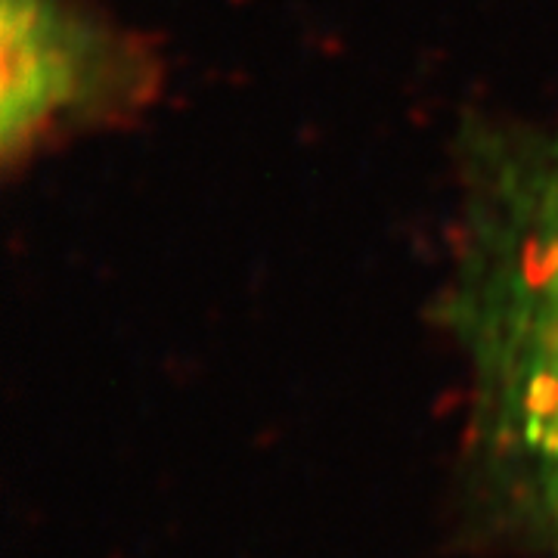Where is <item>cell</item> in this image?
<instances>
[{
	"instance_id": "6da1fadb",
	"label": "cell",
	"mask_w": 558,
	"mask_h": 558,
	"mask_svg": "<svg viewBox=\"0 0 558 558\" xmlns=\"http://www.w3.org/2000/svg\"><path fill=\"white\" fill-rule=\"evenodd\" d=\"M478 159L453 319L499 494L558 553V121Z\"/></svg>"
},
{
	"instance_id": "7a4b0ae2",
	"label": "cell",
	"mask_w": 558,
	"mask_h": 558,
	"mask_svg": "<svg viewBox=\"0 0 558 558\" xmlns=\"http://www.w3.org/2000/svg\"><path fill=\"white\" fill-rule=\"evenodd\" d=\"M7 13V87L3 131L7 143L32 134L47 112L69 102L78 78V50L69 25L50 0H3Z\"/></svg>"
}]
</instances>
